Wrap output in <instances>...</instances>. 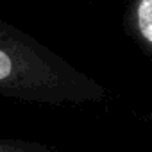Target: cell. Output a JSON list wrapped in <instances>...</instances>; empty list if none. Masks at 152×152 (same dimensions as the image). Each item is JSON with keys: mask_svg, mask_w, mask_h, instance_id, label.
<instances>
[{"mask_svg": "<svg viewBox=\"0 0 152 152\" xmlns=\"http://www.w3.org/2000/svg\"><path fill=\"white\" fill-rule=\"evenodd\" d=\"M34 57L22 41L13 39L0 29V90L31 86V72H36Z\"/></svg>", "mask_w": 152, "mask_h": 152, "instance_id": "6da1fadb", "label": "cell"}, {"mask_svg": "<svg viewBox=\"0 0 152 152\" xmlns=\"http://www.w3.org/2000/svg\"><path fill=\"white\" fill-rule=\"evenodd\" d=\"M134 22L141 41L152 47V0H136Z\"/></svg>", "mask_w": 152, "mask_h": 152, "instance_id": "7a4b0ae2", "label": "cell"}]
</instances>
